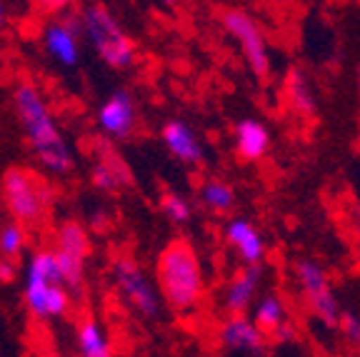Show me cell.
I'll use <instances>...</instances> for the list:
<instances>
[{
  "instance_id": "obj_11",
  "label": "cell",
  "mask_w": 360,
  "mask_h": 357,
  "mask_svg": "<svg viewBox=\"0 0 360 357\" xmlns=\"http://www.w3.org/2000/svg\"><path fill=\"white\" fill-rule=\"evenodd\" d=\"M218 340L225 350L253 352V355H263L265 345H268V335L260 332V327L253 323V318H245V315L225 318L218 327Z\"/></svg>"
},
{
  "instance_id": "obj_30",
  "label": "cell",
  "mask_w": 360,
  "mask_h": 357,
  "mask_svg": "<svg viewBox=\"0 0 360 357\" xmlns=\"http://www.w3.org/2000/svg\"><path fill=\"white\" fill-rule=\"evenodd\" d=\"M353 233H355V242H358V250H360V205L353 207Z\"/></svg>"
},
{
  "instance_id": "obj_14",
  "label": "cell",
  "mask_w": 360,
  "mask_h": 357,
  "mask_svg": "<svg viewBox=\"0 0 360 357\" xmlns=\"http://www.w3.org/2000/svg\"><path fill=\"white\" fill-rule=\"evenodd\" d=\"M225 240L245 265H260L265 257V240L260 230L248 218H233L225 223Z\"/></svg>"
},
{
  "instance_id": "obj_1",
  "label": "cell",
  "mask_w": 360,
  "mask_h": 357,
  "mask_svg": "<svg viewBox=\"0 0 360 357\" xmlns=\"http://www.w3.org/2000/svg\"><path fill=\"white\" fill-rule=\"evenodd\" d=\"M13 108L28 135L35 157L48 173L65 175L73 170V150L68 145L65 135L58 128L53 110L33 83H20L13 90Z\"/></svg>"
},
{
  "instance_id": "obj_27",
  "label": "cell",
  "mask_w": 360,
  "mask_h": 357,
  "mask_svg": "<svg viewBox=\"0 0 360 357\" xmlns=\"http://www.w3.org/2000/svg\"><path fill=\"white\" fill-rule=\"evenodd\" d=\"M101 160L105 162V165L112 170V173L118 175L120 185H130V183H133V178H130V170H128V165H125V162L120 160V157L115 155V152L105 150V157H101Z\"/></svg>"
},
{
  "instance_id": "obj_19",
  "label": "cell",
  "mask_w": 360,
  "mask_h": 357,
  "mask_svg": "<svg viewBox=\"0 0 360 357\" xmlns=\"http://www.w3.org/2000/svg\"><path fill=\"white\" fill-rule=\"evenodd\" d=\"M198 197H200V202L210 212H218V215H225V212H231L236 207V188L220 178L202 180L200 190H198Z\"/></svg>"
},
{
  "instance_id": "obj_12",
  "label": "cell",
  "mask_w": 360,
  "mask_h": 357,
  "mask_svg": "<svg viewBox=\"0 0 360 357\" xmlns=\"http://www.w3.org/2000/svg\"><path fill=\"white\" fill-rule=\"evenodd\" d=\"M160 138H163V145L168 148L170 155L183 162V165H200L202 157H205V148H202L198 133L180 117L168 120L163 125Z\"/></svg>"
},
{
  "instance_id": "obj_8",
  "label": "cell",
  "mask_w": 360,
  "mask_h": 357,
  "mask_svg": "<svg viewBox=\"0 0 360 357\" xmlns=\"http://www.w3.org/2000/svg\"><path fill=\"white\" fill-rule=\"evenodd\" d=\"M53 285H63L60 268H58L56 252L53 250H38L30 255L28 268H25V287L22 297L25 305L35 318H45V300Z\"/></svg>"
},
{
  "instance_id": "obj_20",
  "label": "cell",
  "mask_w": 360,
  "mask_h": 357,
  "mask_svg": "<svg viewBox=\"0 0 360 357\" xmlns=\"http://www.w3.org/2000/svg\"><path fill=\"white\" fill-rule=\"evenodd\" d=\"M56 252H63V255L85 260V257H88V252H90L88 230H85L80 223H75V220H65V223L58 228Z\"/></svg>"
},
{
  "instance_id": "obj_26",
  "label": "cell",
  "mask_w": 360,
  "mask_h": 357,
  "mask_svg": "<svg viewBox=\"0 0 360 357\" xmlns=\"http://www.w3.org/2000/svg\"><path fill=\"white\" fill-rule=\"evenodd\" d=\"M338 327L343 332V337L350 342V345L360 347V318L353 313H340V320H338Z\"/></svg>"
},
{
  "instance_id": "obj_31",
  "label": "cell",
  "mask_w": 360,
  "mask_h": 357,
  "mask_svg": "<svg viewBox=\"0 0 360 357\" xmlns=\"http://www.w3.org/2000/svg\"><path fill=\"white\" fill-rule=\"evenodd\" d=\"M6 22H8V11H6V6L0 3V28H6Z\"/></svg>"
},
{
  "instance_id": "obj_3",
  "label": "cell",
  "mask_w": 360,
  "mask_h": 357,
  "mask_svg": "<svg viewBox=\"0 0 360 357\" xmlns=\"http://www.w3.org/2000/svg\"><path fill=\"white\" fill-rule=\"evenodd\" d=\"M80 35L101 56V60L112 70H125L138 58V48L125 33L120 20L105 6H83L80 8Z\"/></svg>"
},
{
  "instance_id": "obj_23",
  "label": "cell",
  "mask_w": 360,
  "mask_h": 357,
  "mask_svg": "<svg viewBox=\"0 0 360 357\" xmlns=\"http://www.w3.org/2000/svg\"><path fill=\"white\" fill-rule=\"evenodd\" d=\"M160 207H163L165 218L175 225H186L193 215L191 202H188L183 195H178V193H165V195L160 197Z\"/></svg>"
},
{
  "instance_id": "obj_22",
  "label": "cell",
  "mask_w": 360,
  "mask_h": 357,
  "mask_svg": "<svg viewBox=\"0 0 360 357\" xmlns=\"http://www.w3.org/2000/svg\"><path fill=\"white\" fill-rule=\"evenodd\" d=\"M56 252V250H53ZM58 268H60V280L65 290H78L83 285V275H85V260H78V257L63 255V252H56Z\"/></svg>"
},
{
  "instance_id": "obj_9",
  "label": "cell",
  "mask_w": 360,
  "mask_h": 357,
  "mask_svg": "<svg viewBox=\"0 0 360 357\" xmlns=\"http://www.w3.org/2000/svg\"><path fill=\"white\" fill-rule=\"evenodd\" d=\"M45 53L63 67H75L80 63V22L73 15L51 20L43 28Z\"/></svg>"
},
{
  "instance_id": "obj_7",
  "label": "cell",
  "mask_w": 360,
  "mask_h": 357,
  "mask_svg": "<svg viewBox=\"0 0 360 357\" xmlns=\"http://www.w3.org/2000/svg\"><path fill=\"white\" fill-rule=\"evenodd\" d=\"M225 33L231 35L238 45H240V53L245 58L248 67L253 70L258 78H268L270 73V51H268V40L260 28V22L243 8H228L220 15Z\"/></svg>"
},
{
  "instance_id": "obj_2",
  "label": "cell",
  "mask_w": 360,
  "mask_h": 357,
  "mask_svg": "<svg viewBox=\"0 0 360 357\" xmlns=\"http://www.w3.org/2000/svg\"><path fill=\"white\" fill-rule=\"evenodd\" d=\"M155 285L163 302L175 313H188L202 300L205 275H202V265L191 242L178 238L158 252Z\"/></svg>"
},
{
  "instance_id": "obj_10",
  "label": "cell",
  "mask_w": 360,
  "mask_h": 357,
  "mask_svg": "<svg viewBox=\"0 0 360 357\" xmlns=\"http://www.w3.org/2000/svg\"><path fill=\"white\" fill-rule=\"evenodd\" d=\"M98 128L112 140H125L138 125V105L130 90L118 88L108 95V100L98 108Z\"/></svg>"
},
{
  "instance_id": "obj_18",
  "label": "cell",
  "mask_w": 360,
  "mask_h": 357,
  "mask_svg": "<svg viewBox=\"0 0 360 357\" xmlns=\"http://www.w3.org/2000/svg\"><path fill=\"white\" fill-rule=\"evenodd\" d=\"M253 323L260 327V332L273 335L278 327L288 323V307L278 292H265L258 302H255V315Z\"/></svg>"
},
{
  "instance_id": "obj_17",
  "label": "cell",
  "mask_w": 360,
  "mask_h": 357,
  "mask_svg": "<svg viewBox=\"0 0 360 357\" xmlns=\"http://www.w3.org/2000/svg\"><path fill=\"white\" fill-rule=\"evenodd\" d=\"M285 100L290 110L300 117L315 115V95L310 88L308 78L300 67H290L285 75Z\"/></svg>"
},
{
  "instance_id": "obj_21",
  "label": "cell",
  "mask_w": 360,
  "mask_h": 357,
  "mask_svg": "<svg viewBox=\"0 0 360 357\" xmlns=\"http://www.w3.org/2000/svg\"><path fill=\"white\" fill-rule=\"evenodd\" d=\"M25 228L18 223H8L0 228V257L6 260H13L15 263L18 255H22L25 250Z\"/></svg>"
},
{
  "instance_id": "obj_29",
  "label": "cell",
  "mask_w": 360,
  "mask_h": 357,
  "mask_svg": "<svg viewBox=\"0 0 360 357\" xmlns=\"http://www.w3.org/2000/svg\"><path fill=\"white\" fill-rule=\"evenodd\" d=\"M295 335H298V332H295V327H292L290 323H285L283 327H278L270 337H273L276 342H290V340H295Z\"/></svg>"
},
{
  "instance_id": "obj_24",
  "label": "cell",
  "mask_w": 360,
  "mask_h": 357,
  "mask_svg": "<svg viewBox=\"0 0 360 357\" xmlns=\"http://www.w3.org/2000/svg\"><path fill=\"white\" fill-rule=\"evenodd\" d=\"M90 183L96 185L101 193H115V190L120 188V180L118 175L112 173L110 168H108L105 162H96L93 168H90Z\"/></svg>"
},
{
  "instance_id": "obj_5",
  "label": "cell",
  "mask_w": 360,
  "mask_h": 357,
  "mask_svg": "<svg viewBox=\"0 0 360 357\" xmlns=\"http://www.w3.org/2000/svg\"><path fill=\"white\" fill-rule=\"evenodd\" d=\"M112 283L123 295V300L133 307L135 313L146 320L160 318L163 310V297L158 292V285L148 278V273L141 268V263L130 255H115L110 265Z\"/></svg>"
},
{
  "instance_id": "obj_6",
  "label": "cell",
  "mask_w": 360,
  "mask_h": 357,
  "mask_svg": "<svg viewBox=\"0 0 360 357\" xmlns=\"http://www.w3.org/2000/svg\"><path fill=\"white\" fill-rule=\"evenodd\" d=\"M292 273H295L298 287L303 292L305 305L310 307V313L326 327H335L338 320H340V305H338L328 270L321 263L310 260V257H300V260L292 263Z\"/></svg>"
},
{
  "instance_id": "obj_28",
  "label": "cell",
  "mask_w": 360,
  "mask_h": 357,
  "mask_svg": "<svg viewBox=\"0 0 360 357\" xmlns=\"http://www.w3.org/2000/svg\"><path fill=\"white\" fill-rule=\"evenodd\" d=\"M18 275V265L13 260H6V257H0V283H13Z\"/></svg>"
},
{
  "instance_id": "obj_4",
  "label": "cell",
  "mask_w": 360,
  "mask_h": 357,
  "mask_svg": "<svg viewBox=\"0 0 360 357\" xmlns=\"http://www.w3.org/2000/svg\"><path fill=\"white\" fill-rule=\"evenodd\" d=\"M0 193L13 215V223L22 228L43 225L53 202V188L48 180L30 173L28 168H8L0 180Z\"/></svg>"
},
{
  "instance_id": "obj_15",
  "label": "cell",
  "mask_w": 360,
  "mask_h": 357,
  "mask_svg": "<svg viewBox=\"0 0 360 357\" xmlns=\"http://www.w3.org/2000/svg\"><path fill=\"white\" fill-rule=\"evenodd\" d=\"M233 148L236 155L245 162H258L265 157L270 148V130L255 117H243L233 128Z\"/></svg>"
},
{
  "instance_id": "obj_32",
  "label": "cell",
  "mask_w": 360,
  "mask_h": 357,
  "mask_svg": "<svg viewBox=\"0 0 360 357\" xmlns=\"http://www.w3.org/2000/svg\"><path fill=\"white\" fill-rule=\"evenodd\" d=\"M358 83H360V65H358Z\"/></svg>"
},
{
  "instance_id": "obj_25",
  "label": "cell",
  "mask_w": 360,
  "mask_h": 357,
  "mask_svg": "<svg viewBox=\"0 0 360 357\" xmlns=\"http://www.w3.org/2000/svg\"><path fill=\"white\" fill-rule=\"evenodd\" d=\"M70 307V295L63 285H53L51 292H48V300H45V318H63Z\"/></svg>"
},
{
  "instance_id": "obj_16",
  "label": "cell",
  "mask_w": 360,
  "mask_h": 357,
  "mask_svg": "<svg viewBox=\"0 0 360 357\" xmlns=\"http://www.w3.org/2000/svg\"><path fill=\"white\" fill-rule=\"evenodd\" d=\"M75 345L80 357H112V345L108 340V332L96 318H85L75 330Z\"/></svg>"
},
{
  "instance_id": "obj_13",
  "label": "cell",
  "mask_w": 360,
  "mask_h": 357,
  "mask_svg": "<svg viewBox=\"0 0 360 357\" xmlns=\"http://www.w3.org/2000/svg\"><path fill=\"white\" fill-rule=\"evenodd\" d=\"M260 283H263V265H243L233 275L223 295V307L228 318L231 315H245V310L253 305L255 295H258Z\"/></svg>"
}]
</instances>
